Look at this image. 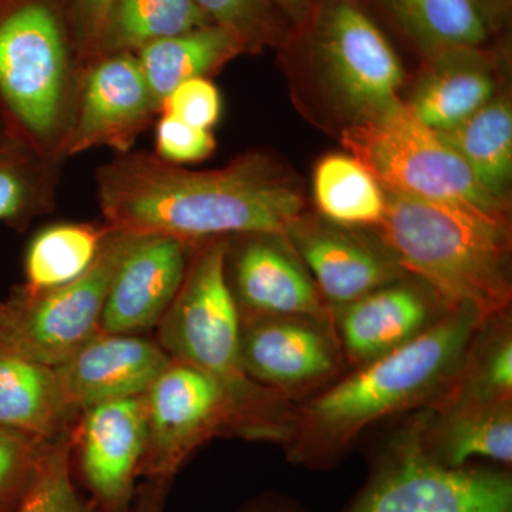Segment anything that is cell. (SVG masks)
I'll list each match as a JSON object with an SVG mask.
<instances>
[{
	"mask_svg": "<svg viewBox=\"0 0 512 512\" xmlns=\"http://www.w3.org/2000/svg\"><path fill=\"white\" fill-rule=\"evenodd\" d=\"M109 228L59 224L40 231L25 258L26 284L20 291L36 295L70 284L82 276L99 255Z\"/></svg>",
	"mask_w": 512,
	"mask_h": 512,
	"instance_id": "obj_28",
	"label": "cell"
},
{
	"mask_svg": "<svg viewBox=\"0 0 512 512\" xmlns=\"http://www.w3.org/2000/svg\"><path fill=\"white\" fill-rule=\"evenodd\" d=\"M288 241L305 262L330 311L402 279V268L386 248L373 247L348 231L298 222Z\"/></svg>",
	"mask_w": 512,
	"mask_h": 512,
	"instance_id": "obj_17",
	"label": "cell"
},
{
	"mask_svg": "<svg viewBox=\"0 0 512 512\" xmlns=\"http://www.w3.org/2000/svg\"><path fill=\"white\" fill-rule=\"evenodd\" d=\"M241 359L254 382L293 403L328 387L348 365L333 319L309 316L241 322Z\"/></svg>",
	"mask_w": 512,
	"mask_h": 512,
	"instance_id": "obj_10",
	"label": "cell"
},
{
	"mask_svg": "<svg viewBox=\"0 0 512 512\" xmlns=\"http://www.w3.org/2000/svg\"><path fill=\"white\" fill-rule=\"evenodd\" d=\"M165 114L190 126L210 130L221 116V97L210 80L200 77L175 87L163 101Z\"/></svg>",
	"mask_w": 512,
	"mask_h": 512,
	"instance_id": "obj_33",
	"label": "cell"
},
{
	"mask_svg": "<svg viewBox=\"0 0 512 512\" xmlns=\"http://www.w3.org/2000/svg\"><path fill=\"white\" fill-rule=\"evenodd\" d=\"M79 417L64 397L55 367L0 349V426L55 441L72 434Z\"/></svg>",
	"mask_w": 512,
	"mask_h": 512,
	"instance_id": "obj_21",
	"label": "cell"
},
{
	"mask_svg": "<svg viewBox=\"0 0 512 512\" xmlns=\"http://www.w3.org/2000/svg\"><path fill=\"white\" fill-rule=\"evenodd\" d=\"M349 512H512L505 471L450 468L433 460L413 420L390 443Z\"/></svg>",
	"mask_w": 512,
	"mask_h": 512,
	"instance_id": "obj_7",
	"label": "cell"
},
{
	"mask_svg": "<svg viewBox=\"0 0 512 512\" xmlns=\"http://www.w3.org/2000/svg\"><path fill=\"white\" fill-rule=\"evenodd\" d=\"M157 109L137 57L117 53L87 76L67 151L82 153L103 144L124 148Z\"/></svg>",
	"mask_w": 512,
	"mask_h": 512,
	"instance_id": "obj_18",
	"label": "cell"
},
{
	"mask_svg": "<svg viewBox=\"0 0 512 512\" xmlns=\"http://www.w3.org/2000/svg\"><path fill=\"white\" fill-rule=\"evenodd\" d=\"M483 323L471 309L446 312L412 342L293 404L282 443L288 460L312 468L332 466L367 427L429 407L453 382Z\"/></svg>",
	"mask_w": 512,
	"mask_h": 512,
	"instance_id": "obj_2",
	"label": "cell"
},
{
	"mask_svg": "<svg viewBox=\"0 0 512 512\" xmlns=\"http://www.w3.org/2000/svg\"><path fill=\"white\" fill-rule=\"evenodd\" d=\"M446 312L430 292L397 281L332 316L346 363L359 367L412 342Z\"/></svg>",
	"mask_w": 512,
	"mask_h": 512,
	"instance_id": "obj_16",
	"label": "cell"
},
{
	"mask_svg": "<svg viewBox=\"0 0 512 512\" xmlns=\"http://www.w3.org/2000/svg\"><path fill=\"white\" fill-rule=\"evenodd\" d=\"M137 234L109 227L93 265L70 284L3 302L0 349L56 367L100 332L111 279Z\"/></svg>",
	"mask_w": 512,
	"mask_h": 512,
	"instance_id": "obj_6",
	"label": "cell"
},
{
	"mask_svg": "<svg viewBox=\"0 0 512 512\" xmlns=\"http://www.w3.org/2000/svg\"><path fill=\"white\" fill-rule=\"evenodd\" d=\"M109 227L187 244L227 235L288 237L302 220L301 191L269 158L251 154L211 171H188L134 154L99 173Z\"/></svg>",
	"mask_w": 512,
	"mask_h": 512,
	"instance_id": "obj_1",
	"label": "cell"
},
{
	"mask_svg": "<svg viewBox=\"0 0 512 512\" xmlns=\"http://www.w3.org/2000/svg\"><path fill=\"white\" fill-rule=\"evenodd\" d=\"M313 194L323 217L342 227H377L386 192L355 157L326 156L316 165Z\"/></svg>",
	"mask_w": 512,
	"mask_h": 512,
	"instance_id": "obj_27",
	"label": "cell"
},
{
	"mask_svg": "<svg viewBox=\"0 0 512 512\" xmlns=\"http://www.w3.org/2000/svg\"><path fill=\"white\" fill-rule=\"evenodd\" d=\"M211 23L195 0H116L96 46L101 52L126 53Z\"/></svg>",
	"mask_w": 512,
	"mask_h": 512,
	"instance_id": "obj_26",
	"label": "cell"
},
{
	"mask_svg": "<svg viewBox=\"0 0 512 512\" xmlns=\"http://www.w3.org/2000/svg\"><path fill=\"white\" fill-rule=\"evenodd\" d=\"M244 40L231 30L211 25L140 49L137 57L158 109L175 87L220 69L247 50Z\"/></svg>",
	"mask_w": 512,
	"mask_h": 512,
	"instance_id": "obj_22",
	"label": "cell"
},
{
	"mask_svg": "<svg viewBox=\"0 0 512 512\" xmlns=\"http://www.w3.org/2000/svg\"><path fill=\"white\" fill-rule=\"evenodd\" d=\"M312 45L340 96L362 117L397 103L403 67L372 18L350 0L323 3L312 28Z\"/></svg>",
	"mask_w": 512,
	"mask_h": 512,
	"instance_id": "obj_11",
	"label": "cell"
},
{
	"mask_svg": "<svg viewBox=\"0 0 512 512\" xmlns=\"http://www.w3.org/2000/svg\"><path fill=\"white\" fill-rule=\"evenodd\" d=\"M228 242L202 241L180 292L157 326L171 359L195 367L227 394L237 436L284 443L293 402L254 382L241 359V318L227 279Z\"/></svg>",
	"mask_w": 512,
	"mask_h": 512,
	"instance_id": "obj_4",
	"label": "cell"
},
{
	"mask_svg": "<svg viewBox=\"0 0 512 512\" xmlns=\"http://www.w3.org/2000/svg\"><path fill=\"white\" fill-rule=\"evenodd\" d=\"M170 362L157 339L100 330L55 370L67 403L82 414L97 404L143 396Z\"/></svg>",
	"mask_w": 512,
	"mask_h": 512,
	"instance_id": "obj_14",
	"label": "cell"
},
{
	"mask_svg": "<svg viewBox=\"0 0 512 512\" xmlns=\"http://www.w3.org/2000/svg\"><path fill=\"white\" fill-rule=\"evenodd\" d=\"M439 136L463 158L478 185L495 200L507 204L512 175L510 100L494 97L463 124Z\"/></svg>",
	"mask_w": 512,
	"mask_h": 512,
	"instance_id": "obj_23",
	"label": "cell"
},
{
	"mask_svg": "<svg viewBox=\"0 0 512 512\" xmlns=\"http://www.w3.org/2000/svg\"><path fill=\"white\" fill-rule=\"evenodd\" d=\"M50 443L0 426V512L16 510Z\"/></svg>",
	"mask_w": 512,
	"mask_h": 512,
	"instance_id": "obj_30",
	"label": "cell"
},
{
	"mask_svg": "<svg viewBox=\"0 0 512 512\" xmlns=\"http://www.w3.org/2000/svg\"><path fill=\"white\" fill-rule=\"evenodd\" d=\"M66 79V52L52 10L28 3L0 19V104L32 136L55 131Z\"/></svg>",
	"mask_w": 512,
	"mask_h": 512,
	"instance_id": "obj_9",
	"label": "cell"
},
{
	"mask_svg": "<svg viewBox=\"0 0 512 512\" xmlns=\"http://www.w3.org/2000/svg\"><path fill=\"white\" fill-rule=\"evenodd\" d=\"M272 2H275L296 23H302L311 15L315 0H272Z\"/></svg>",
	"mask_w": 512,
	"mask_h": 512,
	"instance_id": "obj_37",
	"label": "cell"
},
{
	"mask_svg": "<svg viewBox=\"0 0 512 512\" xmlns=\"http://www.w3.org/2000/svg\"><path fill=\"white\" fill-rule=\"evenodd\" d=\"M390 15L424 55L483 47L491 25L478 0H384Z\"/></svg>",
	"mask_w": 512,
	"mask_h": 512,
	"instance_id": "obj_24",
	"label": "cell"
},
{
	"mask_svg": "<svg viewBox=\"0 0 512 512\" xmlns=\"http://www.w3.org/2000/svg\"><path fill=\"white\" fill-rule=\"evenodd\" d=\"M116 0H79L80 25L83 35L96 45L97 37L103 28L104 20L109 15Z\"/></svg>",
	"mask_w": 512,
	"mask_h": 512,
	"instance_id": "obj_35",
	"label": "cell"
},
{
	"mask_svg": "<svg viewBox=\"0 0 512 512\" xmlns=\"http://www.w3.org/2000/svg\"><path fill=\"white\" fill-rule=\"evenodd\" d=\"M147 447L140 477L165 483L214 437L237 436L227 394L210 376L171 359L146 393Z\"/></svg>",
	"mask_w": 512,
	"mask_h": 512,
	"instance_id": "obj_8",
	"label": "cell"
},
{
	"mask_svg": "<svg viewBox=\"0 0 512 512\" xmlns=\"http://www.w3.org/2000/svg\"><path fill=\"white\" fill-rule=\"evenodd\" d=\"M252 512H301L292 510L291 507H285V505H264V507L256 508Z\"/></svg>",
	"mask_w": 512,
	"mask_h": 512,
	"instance_id": "obj_39",
	"label": "cell"
},
{
	"mask_svg": "<svg viewBox=\"0 0 512 512\" xmlns=\"http://www.w3.org/2000/svg\"><path fill=\"white\" fill-rule=\"evenodd\" d=\"M214 25L231 30L248 47L262 45L279 33L271 0H195Z\"/></svg>",
	"mask_w": 512,
	"mask_h": 512,
	"instance_id": "obj_32",
	"label": "cell"
},
{
	"mask_svg": "<svg viewBox=\"0 0 512 512\" xmlns=\"http://www.w3.org/2000/svg\"><path fill=\"white\" fill-rule=\"evenodd\" d=\"M156 143L158 156L171 164L204 160L215 148L210 130L190 126L168 114L158 123Z\"/></svg>",
	"mask_w": 512,
	"mask_h": 512,
	"instance_id": "obj_34",
	"label": "cell"
},
{
	"mask_svg": "<svg viewBox=\"0 0 512 512\" xmlns=\"http://www.w3.org/2000/svg\"><path fill=\"white\" fill-rule=\"evenodd\" d=\"M164 490L165 483L150 481L143 493L138 494L137 500L134 498L128 512H163Z\"/></svg>",
	"mask_w": 512,
	"mask_h": 512,
	"instance_id": "obj_36",
	"label": "cell"
},
{
	"mask_svg": "<svg viewBox=\"0 0 512 512\" xmlns=\"http://www.w3.org/2000/svg\"><path fill=\"white\" fill-rule=\"evenodd\" d=\"M72 453L73 433L52 441L35 480L13 512H101L74 484Z\"/></svg>",
	"mask_w": 512,
	"mask_h": 512,
	"instance_id": "obj_29",
	"label": "cell"
},
{
	"mask_svg": "<svg viewBox=\"0 0 512 512\" xmlns=\"http://www.w3.org/2000/svg\"><path fill=\"white\" fill-rule=\"evenodd\" d=\"M39 183L32 157L18 141L0 143V222L23 224L39 205Z\"/></svg>",
	"mask_w": 512,
	"mask_h": 512,
	"instance_id": "obj_31",
	"label": "cell"
},
{
	"mask_svg": "<svg viewBox=\"0 0 512 512\" xmlns=\"http://www.w3.org/2000/svg\"><path fill=\"white\" fill-rule=\"evenodd\" d=\"M247 237L235 256L232 282L228 281L241 322L276 316L333 319L308 269L289 247L288 238Z\"/></svg>",
	"mask_w": 512,
	"mask_h": 512,
	"instance_id": "obj_15",
	"label": "cell"
},
{
	"mask_svg": "<svg viewBox=\"0 0 512 512\" xmlns=\"http://www.w3.org/2000/svg\"><path fill=\"white\" fill-rule=\"evenodd\" d=\"M342 143L386 194L421 200L460 201L507 211L478 185L463 158L424 126L409 104L394 103L346 128Z\"/></svg>",
	"mask_w": 512,
	"mask_h": 512,
	"instance_id": "obj_5",
	"label": "cell"
},
{
	"mask_svg": "<svg viewBox=\"0 0 512 512\" xmlns=\"http://www.w3.org/2000/svg\"><path fill=\"white\" fill-rule=\"evenodd\" d=\"M190 247L167 235H138L111 279L100 329L127 335L157 329L183 285Z\"/></svg>",
	"mask_w": 512,
	"mask_h": 512,
	"instance_id": "obj_13",
	"label": "cell"
},
{
	"mask_svg": "<svg viewBox=\"0 0 512 512\" xmlns=\"http://www.w3.org/2000/svg\"><path fill=\"white\" fill-rule=\"evenodd\" d=\"M377 229L396 264L419 278L444 311L471 309L485 322L510 309L507 211L386 194Z\"/></svg>",
	"mask_w": 512,
	"mask_h": 512,
	"instance_id": "obj_3",
	"label": "cell"
},
{
	"mask_svg": "<svg viewBox=\"0 0 512 512\" xmlns=\"http://www.w3.org/2000/svg\"><path fill=\"white\" fill-rule=\"evenodd\" d=\"M424 451L450 468L473 458L512 463V402H460L426 409L417 416Z\"/></svg>",
	"mask_w": 512,
	"mask_h": 512,
	"instance_id": "obj_20",
	"label": "cell"
},
{
	"mask_svg": "<svg viewBox=\"0 0 512 512\" xmlns=\"http://www.w3.org/2000/svg\"><path fill=\"white\" fill-rule=\"evenodd\" d=\"M147 447L146 394L84 410L73 430L80 476L101 512H128Z\"/></svg>",
	"mask_w": 512,
	"mask_h": 512,
	"instance_id": "obj_12",
	"label": "cell"
},
{
	"mask_svg": "<svg viewBox=\"0 0 512 512\" xmlns=\"http://www.w3.org/2000/svg\"><path fill=\"white\" fill-rule=\"evenodd\" d=\"M478 2L483 6L484 12L487 13L491 25H494L495 20L505 18L511 8V0H478Z\"/></svg>",
	"mask_w": 512,
	"mask_h": 512,
	"instance_id": "obj_38",
	"label": "cell"
},
{
	"mask_svg": "<svg viewBox=\"0 0 512 512\" xmlns=\"http://www.w3.org/2000/svg\"><path fill=\"white\" fill-rule=\"evenodd\" d=\"M460 402H512V328L508 312L485 320L478 328L453 382L426 409Z\"/></svg>",
	"mask_w": 512,
	"mask_h": 512,
	"instance_id": "obj_25",
	"label": "cell"
},
{
	"mask_svg": "<svg viewBox=\"0 0 512 512\" xmlns=\"http://www.w3.org/2000/svg\"><path fill=\"white\" fill-rule=\"evenodd\" d=\"M2 311H3V302L0 301V315H2Z\"/></svg>",
	"mask_w": 512,
	"mask_h": 512,
	"instance_id": "obj_40",
	"label": "cell"
},
{
	"mask_svg": "<svg viewBox=\"0 0 512 512\" xmlns=\"http://www.w3.org/2000/svg\"><path fill=\"white\" fill-rule=\"evenodd\" d=\"M495 73L483 47H453L427 56L410 110L437 131L453 130L494 99Z\"/></svg>",
	"mask_w": 512,
	"mask_h": 512,
	"instance_id": "obj_19",
	"label": "cell"
}]
</instances>
